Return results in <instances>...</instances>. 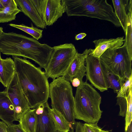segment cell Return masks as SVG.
I'll list each match as a JSON object with an SVG mask.
<instances>
[{
  "label": "cell",
  "mask_w": 132,
  "mask_h": 132,
  "mask_svg": "<svg viewBox=\"0 0 132 132\" xmlns=\"http://www.w3.org/2000/svg\"><path fill=\"white\" fill-rule=\"evenodd\" d=\"M71 82L73 86L75 87H78L81 84L80 80L76 78H73Z\"/></svg>",
  "instance_id": "obj_29"
},
{
  "label": "cell",
  "mask_w": 132,
  "mask_h": 132,
  "mask_svg": "<svg viewBox=\"0 0 132 132\" xmlns=\"http://www.w3.org/2000/svg\"><path fill=\"white\" fill-rule=\"evenodd\" d=\"M82 123L80 122H76L75 132H82Z\"/></svg>",
  "instance_id": "obj_28"
},
{
  "label": "cell",
  "mask_w": 132,
  "mask_h": 132,
  "mask_svg": "<svg viewBox=\"0 0 132 132\" xmlns=\"http://www.w3.org/2000/svg\"><path fill=\"white\" fill-rule=\"evenodd\" d=\"M82 132H109L102 130L98 126L97 123H82Z\"/></svg>",
  "instance_id": "obj_25"
},
{
  "label": "cell",
  "mask_w": 132,
  "mask_h": 132,
  "mask_svg": "<svg viewBox=\"0 0 132 132\" xmlns=\"http://www.w3.org/2000/svg\"><path fill=\"white\" fill-rule=\"evenodd\" d=\"M8 25L21 30L31 35L37 40L42 37L43 30L34 27L32 23L31 24V27L26 26L23 24H17L10 23Z\"/></svg>",
  "instance_id": "obj_22"
},
{
  "label": "cell",
  "mask_w": 132,
  "mask_h": 132,
  "mask_svg": "<svg viewBox=\"0 0 132 132\" xmlns=\"http://www.w3.org/2000/svg\"><path fill=\"white\" fill-rule=\"evenodd\" d=\"M116 104L120 107V111L119 116L125 117L129 102L132 99V87L131 88L127 95L125 97H117Z\"/></svg>",
  "instance_id": "obj_23"
},
{
  "label": "cell",
  "mask_w": 132,
  "mask_h": 132,
  "mask_svg": "<svg viewBox=\"0 0 132 132\" xmlns=\"http://www.w3.org/2000/svg\"><path fill=\"white\" fill-rule=\"evenodd\" d=\"M92 49L86 57V71L85 74L86 80H88L92 84L101 92L108 90L103 76L99 58L92 54Z\"/></svg>",
  "instance_id": "obj_9"
},
{
  "label": "cell",
  "mask_w": 132,
  "mask_h": 132,
  "mask_svg": "<svg viewBox=\"0 0 132 132\" xmlns=\"http://www.w3.org/2000/svg\"><path fill=\"white\" fill-rule=\"evenodd\" d=\"M0 119L7 126L15 121L14 106L5 91L0 92Z\"/></svg>",
  "instance_id": "obj_14"
},
{
  "label": "cell",
  "mask_w": 132,
  "mask_h": 132,
  "mask_svg": "<svg viewBox=\"0 0 132 132\" xmlns=\"http://www.w3.org/2000/svg\"><path fill=\"white\" fill-rule=\"evenodd\" d=\"M6 88L5 91L14 107L15 119L19 121L22 115L31 108L21 88L16 72Z\"/></svg>",
  "instance_id": "obj_8"
},
{
  "label": "cell",
  "mask_w": 132,
  "mask_h": 132,
  "mask_svg": "<svg viewBox=\"0 0 132 132\" xmlns=\"http://www.w3.org/2000/svg\"><path fill=\"white\" fill-rule=\"evenodd\" d=\"M3 32V28L2 27H0V38Z\"/></svg>",
  "instance_id": "obj_34"
},
{
  "label": "cell",
  "mask_w": 132,
  "mask_h": 132,
  "mask_svg": "<svg viewBox=\"0 0 132 132\" xmlns=\"http://www.w3.org/2000/svg\"><path fill=\"white\" fill-rule=\"evenodd\" d=\"M87 35L85 33H80L77 35L75 37V40H78L83 39Z\"/></svg>",
  "instance_id": "obj_30"
},
{
  "label": "cell",
  "mask_w": 132,
  "mask_h": 132,
  "mask_svg": "<svg viewBox=\"0 0 132 132\" xmlns=\"http://www.w3.org/2000/svg\"><path fill=\"white\" fill-rule=\"evenodd\" d=\"M92 49H86L82 53L77 52L67 71L62 76L65 79L71 82L73 78H76L80 80L81 83L82 82L86 71L85 62Z\"/></svg>",
  "instance_id": "obj_11"
},
{
  "label": "cell",
  "mask_w": 132,
  "mask_h": 132,
  "mask_svg": "<svg viewBox=\"0 0 132 132\" xmlns=\"http://www.w3.org/2000/svg\"><path fill=\"white\" fill-rule=\"evenodd\" d=\"M125 132H132V121L128 125Z\"/></svg>",
  "instance_id": "obj_32"
},
{
  "label": "cell",
  "mask_w": 132,
  "mask_h": 132,
  "mask_svg": "<svg viewBox=\"0 0 132 132\" xmlns=\"http://www.w3.org/2000/svg\"><path fill=\"white\" fill-rule=\"evenodd\" d=\"M21 12L37 27L46 29V26L38 14L31 0H14Z\"/></svg>",
  "instance_id": "obj_12"
},
{
  "label": "cell",
  "mask_w": 132,
  "mask_h": 132,
  "mask_svg": "<svg viewBox=\"0 0 132 132\" xmlns=\"http://www.w3.org/2000/svg\"><path fill=\"white\" fill-rule=\"evenodd\" d=\"M125 41L124 37L116 38L101 39L95 40L93 42L95 47L92 53L94 56L99 58L101 55L108 49H114L119 48L123 44Z\"/></svg>",
  "instance_id": "obj_13"
},
{
  "label": "cell",
  "mask_w": 132,
  "mask_h": 132,
  "mask_svg": "<svg viewBox=\"0 0 132 132\" xmlns=\"http://www.w3.org/2000/svg\"><path fill=\"white\" fill-rule=\"evenodd\" d=\"M50 113L57 131L61 132L70 131L69 123L60 113L52 108L50 109Z\"/></svg>",
  "instance_id": "obj_21"
},
{
  "label": "cell",
  "mask_w": 132,
  "mask_h": 132,
  "mask_svg": "<svg viewBox=\"0 0 132 132\" xmlns=\"http://www.w3.org/2000/svg\"><path fill=\"white\" fill-rule=\"evenodd\" d=\"M102 70L105 84L108 89L112 88L114 93H117L125 82L123 79L113 72L100 61Z\"/></svg>",
  "instance_id": "obj_16"
},
{
  "label": "cell",
  "mask_w": 132,
  "mask_h": 132,
  "mask_svg": "<svg viewBox=\"0 0 132 132\" xmlns=\"http://www.w3.org/2000/svg\"><path fill=\"white\" fill-rule=\"evenodd\" d=\"M0 0L4 8L8 5L11 1V0Z\"/></svg>",
  "instance_id": "obj_31"
},
{
  "label": "cell",
  "mask_w": 132,
  "mask_h": 132,
  "mask_svg": "<svg viewBox=\"0 0 132 132\" xmlns=\"http://www.w3.org/2000/svg\"><path fill=\"white\" fill-rule=\"evenodd\" d=\"M46 26L53 25L65 12L61 0H31Z\"/></svg>",
  "instance_id": "obj_7"
},
{
  "label": "cell",
  "mask_w": 132,
  "mask_h": 132,
  "mask_svg": "<svg viewBox=\"0 0 132 132\" xmlns=\"http://www.w3.org/2000/svg\"><path fill=\"white\" fill-rule=\"evenodd\" d=\"M129 0H112L114 13L124 32L127 23Z\"/></svg>",
  "instance_id": "obj_17"
},
{
  "label": "cell",
  "mask_w": 132,
  "mask_h": 132,
  "mask_svg": "<svg viewBox=\"0 0 132 132\" xmlns=\"http://www.w3.org/2000/svg\"><path fill=\"white\" fill-rule=\"evenodd\" d=\"M8 132H25L21 128L19 124H12L7 126Z\"/></svg>",
  "instance_id": "obj_26"
},
{
  "label": "cell",
  "mask_w": 132,
  "mask_h": 132,
  "mask_svg": "<svg viewBox=\"0 0 132 132\" xmlns=\"http://www.w3.org/2000/svg\"><path fill=\"white\" fill-rule=\"evenodd\" d=\"M100 60L113 72L125 79L132 75L131 61L126 46L108 49L100 56Z\"/></svg>",
  "instance_id": "obj_6"
},
{
  "label": "cell",
  "mask_w": 132,
  "mask_h": 132,
  "mask_svg": "<svg viewBox=\"0 0 132 132\" xmlns=\"http://www.w3.org/2000/svg\"><path fill=\"white\" fill-rule=\"evenodd\" d=\"M4 9L0 0V12L3 10Z\"/></svg>",
  "instance_id": "obj_33"
},
{
  "label": "cell",
  "mask_w": 132,
  "mask_h": 132,
  "mask_svg": "<svg viewBox=\"0 0 132 132\" xmlns=\"http://www.w3.org/2000/svg\"><path fill=\"white\" fill-rule=\"evenodd\" d=\"M36 115L35 132H56L50 113L51 108L47 101L38 105L33 108Z\"/></svg>",
  "instance_id": "obj_10"
},
{
  "label": "cell",
  "mask_w": 132,
  "mask_h": 132,
  "mask_svg": "<svg viewBox=\"0 0 132 132\" xmlns=\"http://www.w3.org/2000/svg\"><path fill=\"white\" fill-rule=\"evenodd\" d=\"M7 127V126L5 123L0 121V132H8Z\"/></svg>",
  "instance_id": "obj_27"
},
{
  "label": "cell",
  "mask_w": 132,
  "mask_h": 132,
  "mask_svg": "<svg viewBox=\"0 0 132 132\" xmlns=\"http://www.w3.org/2000/svg\"><path fill=\"white\" fill-rule=\"evenodd\" d=\"M37 118L34 110L29 109L21 117L19 121L25 132H35Z\"/></svg>",
  "instance_id": "obj_18"
},
{
  "label": "cell",
  "mask_w": 132,
  "mask_h": 132,
  "mask_svg": "<svg viewBox=\"0 0 132 132\" xmlns=\"http://www.w3.org/2000/svg\"><path fill=\"white\" fill-rule=\"evenodd\" d=\"M0 51V82L7 87L15 73V64L13 60L10 57L2 59Z\"/></svg>",
  "instance_id": "obj_15"
},
{
  "label": "cell",
  "mask_w": 132,
  "mask_h": 132,
  "mask_svg": "<svg viewBox=\"0 0 132 132\" xmlns=\"http://www.w3.org/2000/svg\"><path fill=\"white\" fill-rule=\"evenodd\" d=\"M51 106L60 113L69 123L70 132H74L76 122L74 117V97L70 82L62 76L49 84Z\"/></svg>",
  "instance_id": "obj_4"
},
{
  "label": "cell",
  "mask_w": 132,
  "mask_h": 132,
  "mask_svg": "<svg viewBox=\"0 0 132 132\" xmlns=\"http://www.w3.org/2000/svg\"><path fill=\"white\" fill-rule=\"evenodd\" d=\"M132 86V75L126 79L125 82L117 93V97H125L128 94Z\"/></svg>",
  "instance_id": "obj_24"
},
{
  "label": "cell",
  "mask_w": 132,
  "mask_h": 132,
  "mask_svg": "<svg viewBox=\"0 0 132 132\" xmlns=\"http://www.w3.org/2000/svg\"><path fill=\"white\" fill-rule=\"evenodd\" d=\"M132 0H130L128 8L127 20L125 31V45L130 58L132 59Z\"/></svg>",
  "instance_id": "obj_19"
},
{
  "label": "cell",
  "mask_w": 132,
  "mask_h": 132,
  "mask_svg": "<svg viewBox=\"0 0 132 132\" xmlns=\"http://www.w3.org/2000/svg\"><path fill=\"white\" fill-rule=\"evenodd\" d=\"M69 16H85L109 21L121 26L113 8L106 0H62Z\"/></svg>",
  "instance_id": "obj_3"
},
{
  "label": "cell",
  "mask_w": 132,
  "mask_h": 132,
  "mask_svg": "<svg viewBox=\"0 0 132 132\" xmlns=\"http://www.w3.org/2000/svg\"><path fill=\"white\" fill-rule=\"evenodd\" d=\"M101 97L87 81L82 82L77 88L74 97L75 119L86 123H97L102 111L100 108Z\"/></svg>",
  "instance_id": "obj_2"
},
{
  "label": "cell",
  "mask_w": 132,
  "mask_h": 132,
  "mask_svg": "<svg viewBox=\"0 0 132 132\" xmlns=\"http://www.w3.org/2000/svg\"><path fill=\"white\" fill-rule=\"evenodd\" d=\"M53 47V50L44 72L48 78L53 80L64 75L77 51L71 43Z\"/></svg>",
  "instance_id": "obj_5"
},
{
  "label": "cell",
  "mask_w": 132,
  "mask_h": 132,
  "mask_svg": "<svg viewBox=\"0 0 132 132\" xmlns=\"http://www.w3.org/2000/svg\"><path fill=\"white\" fill-rule=\"evenodd\" d=\"M13 57L20 86L31 108L47 101L50 85L44 72L27 59Z\"/></svg>",
  "instance_id": "obj_1"
},
{
  "label": "cell",
  "mask_w": 132,
  "mask_h": 132,
  "mask_svg": "<svg viewBox=\"0 0 132 132\" xmlns=\"http://www.w3.org/2000/svg\"><path fill=\"white\" fill-rule=\"evenodd\" d=\"M56 132H60V131H57Z\"/></svg>",
  "instance_id": "obj_35"
},
{
  "label": "cell",
  "mask_w": 132,
  "mask_h": 132,
  "mask_svg": "<svg viewBox=\"0 0 132 132\" xmlns=\"http://www.w3.org/2000/svg\"><path fill=\"white\" fill-rule=\"evenodd\" d=\"M21 12L14 0H11L8 5L0 12V23L15 20L16 15Z\"/></svg>",
  "instance_id": "obj_20"
},
{
  "label": "cell",
  "mask_w": 132,
  "mask_h": 132,
  "mask_svg": "<svg viewBox=\"0 0 132 132\" xmlns=\"http://www.w3.org/2000/svg\"></svg>",
  "instance_id": "obj_36"
}]
</instances>
